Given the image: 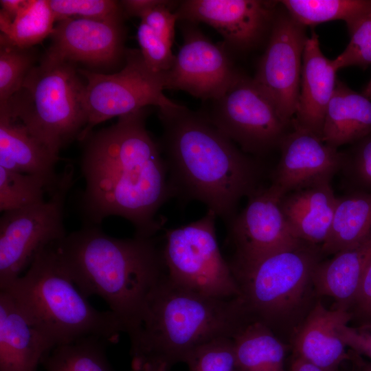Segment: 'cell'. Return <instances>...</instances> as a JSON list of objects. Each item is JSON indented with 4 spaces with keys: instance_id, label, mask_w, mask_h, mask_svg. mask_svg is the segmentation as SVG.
I'll list each match as a JSON object with an SVG mask.
<instances>
[{
    "instance_id": "obj_30",
    "label": "cell",
    "mask_w": 371,
    "mask_h": 371,
    "mask_svg": "<svg viewBox=\"0 0 371 371\" xmlns=\"http://www.w3.org/2000/svg\"><path fill=\"white\" fill-rule=\"evenodd\" d=\"M57 188L40 177L0 166V210H16L43 202L45 194Z\"/></svg>"
},
{
    "instance_id": "obj_7",
    "label": "cell",
    "mask_w": 371,
    "mask_h": 371,
    "mask_svg": "<svg viewBox=\"0 0 371 371\" xmlns=\"http://www.w3.org/2000/svg\"><path fill=\"white\" fill-rule=\"evenodd\" d=\"M301 241L254 262L230 264L247 311L273 331L304 304L321 247ZM274 332V331H273Z\"/></svg>"
},
{
    "instance_id": "obj_33",
    "label": "cell",
    "mask_w": 371,
    "mask_h": 371,
    "mask_svg": "<svg viewBox=\"0 0 371 371\" xmlns=\"http://www.w3.org/2000/svg\"><path fill=\"white\" fill-rule=\"evenodd\" d=\"M185 363L189 371H236L232 338H218L203 344Z\"/></svg>"
},
{
    "instance_id": "obj_43",
    "label": "cell",
    "mask_w": 371,
    "mask_h": 371,
    "mask_svg": "<svg viewBox=\"0 0 371 371\" xmlns=\"http://www.w3.org/2000/svg\"><path fill=\"white\" fill-rule=\"evenodd\" d=\"M171 368L166 365L148 366L142 371H170Z\"/></svg>"
},
{
    "instance_id": "obj_21",
    "label": "cell",
    "mask_w": 371,
    "mask_h": 371,
    "mask_svg": "<svg viewBox=\"0 0 371 371\" xmlns=\"http://www.w3.org/2000/svg\"><path fill=\"white\" fill-rule=\"evenodd\" d=\"M337 199L330 181H324L285 194L280 207L299 240L322 245L329 234Z\"/></svg>"
},
{
    "instance_id": "obj_18",
    "label": "cell",
    "mask_w": 371,
    "mask_h": 371,
    "mask_svg": "<svg viewBox=\"0 0 371 371\" xmlns=\"http://www.w3.org/2000/svg\"><path fill=\"white\" fill-rule=\"evenodd\" d=\"M337 71L333 59L322 54L317 34L311 32L304 45L299 97L291 121L293 127L322 139L326 111L338 80Z\"/></svg>"
},
{
    "instance_id": "obj_11",
    "label": "cell",
    "mask_w": 371,
    "mask_h": 371,
    "mask_svg": "<svg viewBox=\"0 0 371 371\" xmlns=\"http://www.w3.org/2000/svg\"><path fill=\"white\" fill-rule=\"evenodd\" d=\"M207 119L245 153L263 154L279 146L287 126L253 78L241 74L220 97L209 101Z\"/></svg>"
},
{
    "instance_id": "obj_3",
    "label": "cell",
    "mask_w": 371,
    "mask_h": 371,
    "mask_svg": "<svg viewBox=\"0 0 371 371\" xmlns=\"http://www.w3.org/2000/svg\"><path fill=\"white\" fill-rule=\"evenodd\" d=\"M54 245L80 291L87 298H102L131 338L150 293L165 274L161 251L152 238H117L89 225Z\"/></svg>"
},
{
    "instance_id": "obj_41",
    "label": "cell",
    "mask_w": 371,
    "mask_h": 371,
    "mask_svg": "<svg viewBox=\"0 0 371 371\" xmlns=\"http://www.w3.org/2000/svg\"><path fill=\"white\" fill-rule=\"evenodd\" d=\"M29 0H1V11L14 21L17 14L28 3Z\"/></svg>"
},
{
    "instance_id": "obj_39",
    "label": "cell",
    "mask_w": 371,
    "mask_h": 371,
    "mask_svg": "<svg viewBox=\"0 0 371 371\" xmlns=\"http://www.w3.org/2000/svg\"><path fill=\"white\" fill-rule=\"evenodd\" d=\"M355 315L362 324H371V255L366 264L359 290L352 307Z\"/></svg>"
},
{
    "instance_id": "obj_12",
    "label": "cell",
    "mask_w": 371,
    "mask_h": 371,
    "mask_svg": "<svg viewBox=\"0 0 371 371\" xmlns=\"http://www.w3.org/2000/svg\"><path fill=\"white\" fill-rule=\"evenodd\" d=\"M307 37L305 27L286 11L276 12L253 78L288 124H291L296 111Z\"/></svg>"
},
{
    "instance_id": "obj_29",
    "label": "cell",
    "mask_w": 371,
    "mask_h": 371,
    "mask_svg": "<svg viewBox=\"0 0 371 371\" xmlns=\"http://www.w3.org/2000/svg\"><path fill=\"white\" fill-rule=\"evenodd\" d=\"M56 19L48 0H29L17 14L6 36L0 41L21 48L33 47L51 36Z\"/></svg>"
},
{
    "instance_id": "obj_44",
    "label": "cell",
    "mask_w": 371,
    "mask_h": 371,
    "mask_svg": "<svg viewBox=\"0 0 371 371\" xmlns=\"http://www.w3.org/2000/svg\"><path fill=\"white\" fill-rule=\"evenodd\" d=\"M361 93L371 100V78Z\"/></svg>"
},
{
    "instance_id": "obj_38",
    "label": "cell",
    "mask_w": 371,
    "mask_h": 371,
    "mask_svg": "<svg viewBox=\"0 0 371 371\" xmlns=\"http://www.w3.org/2000/svg\"><path fill=\"white\" fill-rule=\"evenodd\" d=\"M337 332L346 347L371 359V324L352 327L348 323H341L337 326Z\"/></svg>"
},
{
    "instance_id": "obj_45",
    "label": "cell",
    "mask_w": 371,
    "mask_h": 371,
    "mask_svg": "<svg viewBox=\"0 0 371 371\" xmlns=\"http://www.w3.org/2000/svg\"><path fill=\"white\" fill-rule=\"evenodd\" d=\"M360 371H371V363H364L360 361Z\"/></svg>"
},
{
    "instance_id": "obj_5",
    "label": "cell",
    "mask_w": 371,
    "mask_h": 371,
    "mask_svg": "<svg viewBox=\"0 0 371 371\" xmlns=\"http://www.w3.org/2000/svg\"><path fill=\"white\" fill-rule=\"evenodd\" d=\"M54 244L36 255L25 274L0 290L55 346L90 336L117 342L124 333L122 324L111 311L89 304L63 269Z\"/></svg>"
},
{
    "instance_id": "obj_1",
    "label": "cell",
    "mask_w": 371,
    "mask_h": 371,
    "mask_svg": "<svg viewBox=\"0 0 371 371\" xmlns=\"http://www.w3.org/2000/svg\"><path fill=\"white\" fill-rule=\"evenodd\" d=\"M147 113L144 108L123 115L91 133L80 164L86 218L99 224L109 216H121L142 238H152L161 227L157 213L174 196L159 143L146 128Z\"/></svg>"
},
{
    "instance_id": "obj_46",
    "label": "cell",
    "mask_w": 371,
    "mask_h": 371,
    "mask_svg": "<svg viewBox=\"0 0 371 371\" xmlns=\"http://www.w3.org/2000/svg\"><path fill=\"white\" fill-rule=\"evenodd\" d=\"M236 371H238L237 369H236Z\"/></svg>"
},
{
    "instance_id": "obj_2",
    "label": "cell",
    "mask_w": 371,
    "mask_h": 371,
    "mask_svg": "<svg viewBox=\"0 0 371 371\" xmlns=\"http://www.w3.org/2000/svg\"><path fill=\"white\" fill-rule=\"evenodd\" d=\"M159 115V145L173 194L200 201L229 222L240 200L258 188V164L203 113L179 104Z\"/></svg>"
},
{
    "instance_id": "obj_14",
    "label": "cell",
    "mask_w": 371,
    "mask_h": 371,
    "mask_svg": "<svg viewBox=\"0 0 371 371\" xmlns=\"http://www.w3.org/2000/svg\"><path fill=\"white\" fill-rule=\"evenodd\" d=\"M282 196L271 184L248 196L245 208L229 222V237L235 247L230 264L249 263L302 241L294 235L284 216Z\"/></svg>"
},
{
    "instance_id": "obj_19",
    "label": "cell",
    "mask_w": 371,
    "mask_h": 371,
    "mask_svg": "<svg viewBox=\"0 0 371 371\" xmlns=\"http://www.w3.org/2000/svg\"><path fill=\"white\" fill-rule=\"evenodd\" d=\"M55 346L23 315L0 290V371H37Z\"/></svg>"
},
{
    "instance_id": "obj_10",
    "label": "cell",
    "mask_w": 371,
    "mask_h": 371,
    "mask_svg": "<svg viewBox=\"0 0 371 371\" xmlns=\"http://www.w3.org/2000/svg\"><path fill=\"white\" fill-rule=\"evenodd\" d=\"M73 183L67 168L60 183L47 201L3 212L0 218V289L21 276L36 255L65 237L63 211Z\"/></svg>"
},
{
    "instance_id": "obj_6",
    "label": "cell",
    "mask_w": 371,
    "mask_h": 371,
    "mask_svg": "<svg viewBox=\"0 0 371 371\" xmlns=\"http://www.w3.org/2000/svg\"><path fill=\"white\" fill-rule=\"evenodd\" d=\"M74 64L43 55L0 111L21 122L51 153L78 139L87 119L85 86Z\"/></svg>"
},
{
    "instance_id": "obj_24",
    "label": "cell",
    "mask_w": 371,
    "mask_h": 371,
    "mask_svg": "<svg viewBox=\"0 0 371 371\" xmlns=\"http://www.w3.org/2000/svg\"><path fill=\"white\" fill-rule=\"evenodd\" d=\"M371 132V100L337 80L324 117L322 139L339 146L359 141Z\"/></svg>"
},
{
    "instance_id": "obj_36",
    "label": "cell",
    "mask_w": 371,
    "mask_h": 371,
    "mask_svg": "<svg viewBox=\"0 0 371 371\" xmlns=\"http://www.w3.org/2000/svg\"><path fill=\"white\" fill-rule=\"evenodd\" d=\"M137 38L141 54L151 69L167 72L171 69L175 58L171 50L172 45L142 21L137 29Z\"/></svg>"
},
{
    "instance_id": "obj_25",
    "label": "cell",
    "mask_w": 371,
    "mask_h": 371,
    "mask_svg": "<svg viewBox=\"0 0 371 371\" xmlns=\"http://www.w3.org/2000/svg\"><path fill=\"white\" fill-rule=\"evenodd\" d=\"M371 236V192L353 191L338 197L329 234L322 253H336Z\"/></svg>"
},
{
    "instance_id": "obj_35",
    "label": "cell",
    "mask_w": 371,
    "mask_h": 371,
    "mask_svg": "<svg viewBox=\"0 0 371 371\" xmlns=\"http://www.w3.org/2000/svg\"><path fill=\"white\" fill-rule=\"evenodd\" d=\"M344 153L342 168L354 191L371 192V132Z\"/></svg>"
},
{
    "instance_id": "obj_27",
    "label": "cell",
    "mask_w": 371,
    "mask_h": 371,
    "mask_svg": "<svg viewBox=\"0 0 371 371\" xmlns=\"http://www.w3.org/2000/svg\"><path fill=\"white\" fill-rule=\"evenodd\" d=\"M108 342L90 336L58 345L43 358L46 371H114L108 361Z\"/></svg>"
},
{
    "instance_id": "obj_42",
    "label": "cell",
    "mask_w": 371,
    "mask_h": 371,
    "mask_svg": "<svg viewBox=\"0 0 371 371\" xmlns=\"http://www.w3.org/2000/svg\"><path fill=\"white\" fill-rule=\"evenodd\" d=\"M289 371H340L339 369H328L317 366L295 355Z\"/></svg>"
},
{
    "instance_id": "obj_13",
    "label": "cell",
    "mask_w": 371,
    "mask_h": 371,
    "mask_svg": "<svg viewBox=\"0 0 371 371\" xmlns=\"http://www.w3.org/2000/svg\"><path fill=\"white\" fill-rule=\"evenodd\" d=\"M184 22L183 43L166 72V89L183 91L203 101L218 98L240 74L223 47L212 43L195 23Z\"/></svg>"
},
{
    "instance_id": "obj_4",
    "label": "cell",
    "mask_w": 371,
    "mask_h": 371,
    "mask_svg": "<svg viewBox=\"0 0 371 371\" xmlns=\"http://www.w3.org/2000/svg\"><path fill=\"white\" fill-rule=\"evenodd\" d=\"M254 320L240 297L203 295L176 285L164 274L148 296L138 330L129 339L132 370L186 363L199 347L216 339L233 338Z\"/></svg>"
},
{
    "instance_id": "obj_26",
    "label": "cell",
    "mask_w": 371,
    "mask_h": 371,
    "mask_svg": "<svg viewBox=\"0 0 371 371\" xmlns=\"http://www.w3.org/2000/svg\"><path fill=\"white\" fill-rule=\"evenodd\" d=\"M232 339L238 371H284L286 346L266 324L252 321Z\"/></svg>"
},
{
    "instance_id": "obj_23",
    "label": "cell",
    "mask_w": 371,
    "mask_h": 371,
    "mask_svg": "<svg viewBox=\"0 0 371 371\" xmlns=\"http://www.w3.org/2000/svg\"><path fill=\"white\" fill-rule=\"evenodd\" d=\"M371 255V236L361 243L340 251L315 266L312 282L319 295L333 297L337 307L348 311L358 294L363 274Z\"/></svg>"
},
{
    "instance_id": "obj_15",
    "label": "cell",
    "mask_w": 371,
    "mask_h": 371,
    "mask_svg": "<svg viewBox=\"0 0 371 371\" xmlns=\"http://www.w3.org/2000/svg\"><path fill=\"white\" fill-rule=\"evenodd\" d=\"M278 3L261 0H186L179 2L175 12L179 20L210 25L229 47L247 50L269 34Z\"/></svg>"
},
{
    "instance_id": "obj_34",
    "label": "cell",
    "mask_w": 371,
    "mask_h": 371,
    "mask_svg": "<svg viewBox=\"0 0 371 371\" xmlns=\"http://www.w3.org/2000/svg\"><path fill=\"white\" fill-rule=\"evenodd\" d=\"M56 21L68 18L109 19L124 16L120 1L112 0H48Z\"/></svg>"
},
{
    "instance_id": "obj_40",
    "label": "cell",
    "mask_w": 371,
    "mask_h": 371,
    "mask_svg": "<svg viewBox=\"0 0 371 371\" xmlns=\"http://www.w3.org/2000/svg\"><path fill=\"white\" fill-rule=\"evenodd\" d=\"M164 1L165 0H124L120 3L124 15L141 18L150 10Z\"/></svg>"
},
{
    "instance_id": "obj_16",
    "label": "cell",
    "mask_w": 371,
    "mask_h": 371,
    "mask_svg": "<svg viewBox=\"0 0 371 371\" xmlns=\"http://www.w3.org/2000/svg\"><path fill=\"white\" fill-rule=\"evenodd\" d=\"M123 18L61 20L54 26L51 45L44 56L73 64L111 66L125 57Z\"/></svg>"
},
{
    "instance_id": "obj_20",
    "label": "cell",
    "mask_w": 371,
    "mask_h": 371,
    "mask_svg": "<svg viewBox=\"0 0 371 371\" xmlns=\"http://www.w3.org/2000/svg\"><path fill=\"white\" fill-rule=\"evenodd\" d=\"M352 313L343 308H326L318 301L297 330L293 341L295 355L324 368L339 369L350 359L337 327L348 323Z\"/></svg>"
},
{
    "instance_id": "obj_32",
    "label": "cell",
    "mask_w": 371,
    "mask_h": 371,
    "mask_svg": "<svg viewBox=\"0 0 371 371\" xmlns=\"http://www.w3.org/2000/svg\"><path fill=\"white\" fill-rule=\"evenodd\" d=\"M347 27L350 41L345 49L333 59L337 69L371 65V4Z\"/></svg>"
},
{
    "instance_id": "obj_22",
    "label": "cell",
    "mask_w": 371,
    "mask_h": 371,
    "mask_svg": "<svg viewBox=\"0 0 371 371\" xmlns=\"http://www.w3.org/2000/svg\"><path fill=\"white\" fill-rule=\"evenodd\" d=\"M58 159L21 122L0 111L1 167L40 177L56 188L62 177L55 172Z\"/></svg>"
},
{
    "instance_id": "obj_17",
    "label": "cell",
    "mask_w": 371,
    "mask_h": 371,
    "mask_svg": "<svg viewBox=\"0 0 371 371\" xmlns=\"http://www.w3.org/2000/svg\"><path fill=\"white\" fill-rule=\"evenodd\" d=\"M279 146L281 157L271 184L282 195L313 183L330 181L342 168L344 153L302 128L293 126Z\"/></svg>"
},
{
    "instance_id": "obj_8",
    "label": "cell",
    "mask_w": 371,
    "mask_h": 371,
    "mask_svg": "<svg viewBox=\"0 0 371 371\" xmlns=\"http://www.w3.org/2000/svg\"><path fill=\"white\" fill-rule=\"evenodd\" d=\"M216 217L207 210L200 219L166 232L161 250L165 274L172 283L196 293L221 299L240 297L229 262L218 244Z\"/></svg>"
},
{
    "instance_id": "obj_37",
    "label": "cell",
    "mask_w": 371,
    "mask_h": 371,
    "mask_svg": "<svg viewBox=\"0 0 371 371\" xmlns=\"http://www.w3.org/2000/svg\"><path fill=\"white\" fill-rule=\"evenodd\" d=\"M179 1H167L153 8L144 14L141 21L148 25L165 41L172 45L175 39V25L179 20L173 8L177 7Z\"/></svg>"
},
{
    "instance_id": "obj_31",
    "label": "cell",
    "mask_w": 371,
    "mask_h": 371,
    "mask_svg": "<svg viewBox=\"0 0 371 371\" xmlns=\"http://www.w3.org/2000/svg\"><path fill=\"white\" fill-rule=\"evenodd\" d=\"M33 47L21 48L0 41V104L8 101L21 87L37 64Z\"/></svg>"
},
{
    "instance_id": "obj_28",
    "label": "cell",
    "mask_w": 371,
    "mask_h": 371,
    "mask_svg": "<svg viewBox=\"0 0 371 371\" xmlns=\"http://www.w3.org/2000/svg\"><path fill=\"white\" fill-rule=\"evenodd\" d=\"M280 3L305 27L335 20H343L348 26L371 4V0H283Z\"/></svg>"
},
{
    "instance_id": "obj_9",
    "label": "cell",
    "mask_w": 371,
    "mask_h": 371,
    "mask_svg": "<svg viewBox=\"0 0 371 371\" xmlns=\"http://www.w3.org/2000/svg\"><path fill=\"white\" fill-rule=\"evenodd\" d=\"M124 59V67L112 74L78 69L87 79L83 98L87 122L78 140L85 141L95 125L113 117L148 106L160 111L179 105L164 93L166 72L151 69L138 49H126Z\"/></svg>"
}]
</instances>
